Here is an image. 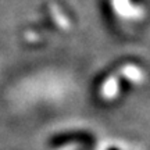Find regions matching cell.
I'll return each mask as SVG.
<instances>
[{"mask_svg": "<svg viewBox=\"0 0 150 150\" xmlns=\"http://www.w3.org/2000/svg\"><path fill=\"white\" fill-rule=\"evenodd\" d=\"M49 10L52 13V17H53V21L56 22V25L60 28H63V29H68L70 27V21H68V18L65 16L63 10L60 8L57 4H50L49 6Z\"/></svg>", "mask_w": 150, "mask_h": 150, "instance_id": "277c9868", "label": "cell"}, {"mask_svg": "<svg viewBox=\"0 0 150 150\" xmlns=\"http://www.w3.org/2000/svg\"><path fill=\"white\" fill-rule=\"evenodd\" d=\"M112 8L115 14L121 18H129V20H138L142 17L143 10L131 3V0H111Z\"/></svg>", "mask_w": 150, "mask_h": 150, "instance_id": "6da1fadb", "label": "cell"}, {"mask_svg": "<svg viewBox=\"0 0 150 150\" xmlns=\"http://www.w3.org/2000/svg\"><path fill=\"white\" fill-rule=\"evenodd\" d=\"M120 93V81H118V75L112 74L110 75L107 79L104 81L100 86V96L103 100L111 102Z\"/></svg>", "mask_w": 150, "mask_h": 150, "instance_id": "7a4b0ae2", "label": "cell"}, {"mask_svg": "<svg viewBox=\"0 0 150 150\" xmlns=\"http://www.w3.org/2000/svg\"><path fill=\"white\" fill-rule=\"evenodd\" d=\"M120 75L124 76L125 79L131 82V83H134V85H140V83H143V81H145L146 75H145V71L140 68L139 65L136 64H124L121 68H120Z\"/></svg>", "mask_w": 150, "mask_h": 150, "instance_id": "3957f363", "label": "cell"}]
</instances>
